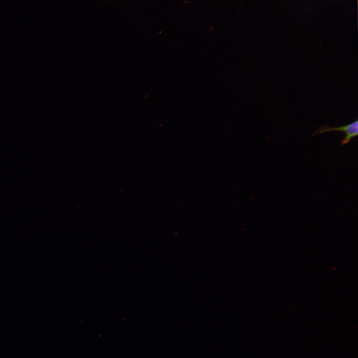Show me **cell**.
<instances>
[{"mask_svg":"<svg viewBox=\"0 0 358 358\" xmlns=\"http://www.w3.org/2000/svg\"><path fill=\"white\" fill-rule=\"evenodd\" d=\"M331 131H340L344 133L345 136L342 140L341 144L346 145L358 135V119L349 124L340 127H331L327 125H321L313 132L312 136H314Z\"/></svg>","mask_w":358,"mask_h":358,"instance_id":"1","label":"cell"}]
</instances>
